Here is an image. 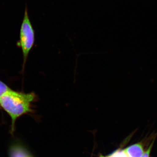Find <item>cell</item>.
<instances>
[{
    "label": "cell",
    "instance_id": "5",
    "mask_svg": "<svg viewBox=\"0 0 157 157\" xmlns=\"http://www.w3.org/2000/svg\"><path fill=\"white\" fill-rule=\"evenodd\" d=\"M11 90L7 85L0 80V98Z\"/></svg>",
    "mask_w": 157,
    "mask_h": 157
},
{
    "label": "cell",
    "instance_id": "3",
    "mask_svg": "<svg viewBox=\"0 0 157 157\" xmlns=\"http://www.w3.org/2000/svg\"><path fill=\"white\" fill-rule=\"evenodd\" d=\"M123 152L128 157H141L144 153L143 146L140 143L128 147L125 149Z\"/></svg>",
    "mask_w": 157,
    "mask_h": 157
},
{
    "label": "cell",
    "instance_id": "2",
    "mask_svg": "<svg viewBox=\"0 0 157 157\" xmlns=\"http://www.w3.org/2000/svg\"><path fill=\"white\" fill-rule=\"evenodd\" d=\"M35 40V31L30 20L27 9H26L21 27L19 41L17 42L18 45L22 50L24 66L27 59L29 53L33 46Z\"/></svg>",
    "mask_w": 157,
    "mask_h": 157
},
{
    "label": "cell",
    "instance_id": "1",
    "mask_svg": "<svg viewBox=\"0 0 157 157\" xmlns=\"http://www.w3.org/2000/svg\"><path fill=\"white\" fill-rule=\"evenodd\" d=\"M36 99L33 92L25 93L11 90L0 98V106L11 119V132L15 122L21 116L32 112V104Z\"/></svg>",
    "mask_w": 157,
    "mask_h": 157
},
{
    "label": "cell",
    "instance_id": "4",
    "mask_svg": "<svg viewBox=\"0 0 157 157\" xmlns=\"http://www.w3.org/2000/svg\"><path fill=\"white\" fill-rule=\"evenodd\" d=\"M10 157H32L28 151L20 144H14L9 151Z\"/></svg>",
    "mask_w": 157,
    "mask_h": 157
},
{
    "label": "cell",
    "instance_id": "6",
    "mask_svg": "<svg viewBox=\"0 0 157 157\" xmlns=\"http://www.w3.org/2000/svg\"><path fill=\"white\" fill-rule=\"evenodd\" d=\"M154 141L152 142L151 145H150L149 147L147 149L145 152L144 153L143 155L141 157H149L151 151V148L152 147L153 145Z\"/></svg>",
    "mask_w": 157,
    "mask_h": 157
}]
</instances>
